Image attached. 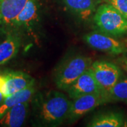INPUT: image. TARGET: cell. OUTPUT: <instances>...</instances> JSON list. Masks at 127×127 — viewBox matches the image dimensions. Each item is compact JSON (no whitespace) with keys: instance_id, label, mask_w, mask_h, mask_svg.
<instances>
[{"instance_id":"obj_1","label":"cell","mask_w":127,"mask_h":127,"mask_svg":"<svg viewBox=\"0 0 127 127\" xmlns=\"http://www.w3.org/2000/svg\"><path fill=\"white\" fill-rule=\"evenodd\" d=\"M94 22L101 32L109 36L117 37L127 34V18L108 3L97 9Z\"/></svg>"},{"instance_id":"obj_2","label":"cell","mask_w":127,"mask_h":127,"mask_svg":"<svg viewBox=\"0 0 127 127\" xmlns=\"http://www.w3.org/2000/svg\"><path fill=\"white\" fill-rule=\"evenodd\" d=\"M71 102L59 92H52L47 95L40 108V117L45 123L57 124L68 117Z\"/></svg>"},{"instance_id":"obj_3","label":"cell","mask_w":127,"mask_h":127,"mask_svg":"<svg viewBox=\"0 0 127 127\" xmlns=\"http://www.w3.org/2000/svg\"><path fill=\"white\" fill-rule=\"evenodd\" d=\"M92 59L77 56L65 61L57 68L55 73V83L58 88L66 90L82 73L91 66Z\"/></svg>"},{"instance_id":"obj_4","label":"cell","mask_w":127,"mask_h":127,"mask_svg":"<svg viewBox=\"0 0 127 127\" xmlns=\"http://www.w3.org/2000/svg\"><path fill=\"white\" fill-rule=\"evenodd\" d=\"M108 102H110V100L107 91H100L81 95L71 102L67 119L71 121L76 120L100 104Z\"/></svg>"},{"instance_id":"obj_5","label":"cell","mask_w":127,"mask_h":127,"mask_svg":"<svg viewBox=\"0 0 127 127\" xmlns=\"http://www.w3.org/2000/svg\"><path fill=\"white\" fill-rule=\"evenodd\" d=\"M84 40L91 47L111 55H121L127 52V45L124 42L102 32L88 33L85 35Z\"/></svg>"},{"instance_id":"obj_6","label":"cell","mask_w":127,"mask_h":127,"mask_svg":"<svg viewBox=\"0 0 127 127\" xmlns=\"http://www.w3.org/2000/svg\"><path fill=\"white\" fill-rule=\"evenodd\" d=\"M96 81L104 91H108L120 79L122 71L114 64L97 61L91 64Z\"/></svg>"},{"instance_id":"obj_7","label":"cell","mask_w":127,"mask_h":127,"mask_svg":"<svg viewBox=\"0 0 127 127\" xmlns=\"http://www.w3.org/2000/svg\"><path fill=\"white\" fill-rule=\"evenodd\" d=\"M33 84L34 79L21 71H11L0 74V92L6 97Z\"/></svg>"},{"instance_id":"obj_8","label":"cell","mask_w":127,"mask_h":127,"mask_svg":"<svg viewBox=\"0 0 127 127\" xmlns=\"http://www.w3.org/2000/svg\"><path fill=\"white\" fill-rule=\"evenodd\" d=\"M66 91H67L69 97L73 100L81 95L105 91L96 81L91 67L83 73Z\"/></svg>"},{"instance_id":"obj_9","label":"cell","mask_w":127,"mask_h":127,"mask_svg":"<svg viewBox=\"0 0 127 127\" xmlns=\"http://www.w3.org/2000/svg\"><path fill=\"white\" fill-rule=\"evenodd\" d=\"M28 0H2L0 3V25L12 26Z\"/></svg>"},{"instance_id":"obj_10","label":"cell","mask_w":127,"mask_h":127,"mask_svg":"<svg viewBox=\"0 0 127 127\" xmlns=\"http://www.w3.org/2000/svg\"><path fill=\"white\" fill-rule=\"evenodd\" d=\"M28 107V102L12 107L0 119V124L6 127H21L26 118Z\"/></svg>"},{"instance_id":"obj_11","label":"cell","mask_w":127,"mask_h":127,"mask_svg":"<svg viewBox=\"0 0 127 127\" xmlns=\"http://www.w3.org/2000/svg\"><path fill=\"white\" fill-rule=\"evenodd\" d=\"M37 0H28L21 11L14 19L12 26L15 27H30L37 18Z\"/></svg>"},{"instance_id":"obj_12","label":"cell","mask_w":127,"mask_h":127,"mask_svg":"<svg viewBox=\"0 0 127 127\" xmlns=\"http://www.w3.org/2000/svg\"><path fill=\"white\" fill-rule=\"evenodd\" d=\"M66 6L83 20H86L95 11L98 0H63Z\"/></svg>"},{"instance_id":"obj_13","label":"cell","mask_w":127,"mask_h":127,"mask_svg":"<svg viewBox=\"0 0 127 127\" xmlns=\"http://www.w3.org/2000/svg\"><path fill=\"white\" fill-rule=\"evenodd\" d=\"M35 93L34 84L25 89L21 90L5 97L4 102L0 104V119L10 108L16 104L28 102Z\"/></svg>"},{"instance_id":"obj_14","label":"cell","mask_w":127,"mask_h":127,"mask_svg":"<svg viewBox=\"0 0 127 127\" xmlns=\"http://www.w3.org/2000/svg\"><path fill=\"white\" fill-rule=\"evenodd\" d=\"M21 45V40L18 36L9 35L0 44V65L7 63L17 55Z\"/></svg>"},{"instance_id":"obj_15","label":"cell","mask_w":127,"mask_h":127,"mask_svg":"<svg viewBox=\"0 0 127 127\" xmlns=\"http://www.w3.org/2000/svg\"><path fill=\"white\" fill-rule=\"evenodd\" d=\"M91 127H120L124 126V119L119 112H109L97 115L88 125Z\"/></svg>"},{"instance_id":"obj_16","label":"cell","mask_w":127,"mask_h":127,"mask_svg":"<svg viewBox=\"0 0 127 127\" xmlns=\"http://www.w3.org/2000/svg\"><path fill=\"white\" fill-rule=\"evenodd\" d=\"M111 101H120L127 104V78H120L108 92Z\"/></svg>"},{"instance_id":"obj_17","label":"cell","mask_w":127,"mask_h":127,"mask_svg":"<svg viewBox=\"0 0 127 127\" xmlns=\"http://www.w3.org/2000/svg\"><path fill=\"white\" fill-rule=\"evenodd\" d=\"M127 18V0H106Z\"/></svg>"},{"instance_id":"obj_18","label":"cell","mask_w":127,"mask_h":127,"mask_svg":"<svg viewBox=\"0 0 127 127\" xmlns=\"http://www.w3.org/2000/svg\"><path fill=\"white\" fill-rule=\"evenodd\" d=\"M5 97H5L4 95L2 94V93H1V92H0V104H1V103L4 102Z\"/></svg>"},{"instance_id":"obj_19","label":"cell","mask_w":127,"mask_h":127,"mask_svg":"<svg viewBox=\"0 0 127 127\" xmlns=\"http://www.w3.org/2000/svg\"><path fill=\"white\" fill-rule=\"evenodd\" d=\"M123 62H124V64L125 68L127 70V59H124L123 60Z\"/></svg>"},{"instance_id":"obj_20","label":"cell","mask_w":127,"mask_h":127,"mask_svg":"<svg viewBox=\"0 0 127 127\" xmlns=\"http://www.w3.org/2000/svg\"><path fill=\"white\" fill-rule=\"evenodd\" d=\"M1 1H2V0H0V3H1Z\"/></svg>"}]
</instances>
